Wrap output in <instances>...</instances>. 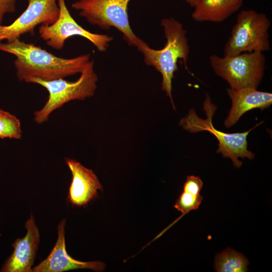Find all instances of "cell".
Segmentation results:
<instances>
[{"instance_id": "cell-11", "label": "cell", "mask_w": 272, "mask_h": 272, "mask_svg": "<svg viewBox=\"0 0 272 272\" xmlns=\"http://www.w3.org/2000/svg\"><path fill=\"white\" fill-rule=\"evenodd\" d=\"M25 228L26 235L16 239L12 244L13 252L5 261L1 271L32 272L40 241L39 230L32 214L26 221Z\"/></svg>"}, {"instance_id": "cell-9", "label": "cell", "mask_w": 272, "mask_h": 272, "mask_svg": "<svg viewBox=\"0 0 272 272\" xmlns=\"http://www.w3.org/2000/svg\"><path fill=\"white\" fill-rule=\"evenodd\" d=\"M25 11L12 23L0 24V43L11 41L25 34H33L35 28L50 24L57 18L59 7L57 0H27Z\"/></svg>"}, {"instance_id": "cell-18", "label": "cell", "mask_w": 272, "mask_h": 272, "mask_svg": "<svg viewBox=\"0 0 272 272\" xmlns=\"http://www.w3.org/2000/svg\"><path fill=\"white\" fill-rule=\"evenodd\" d=\"M203 182L198 176L194 175L188 176L183 185V191L194 194H199L202 188Z\"/></svg>"}, {"instance_id": "cell-3", "label": "cell", "mask_w": 272, "mask_h": 272, "mask_svg": "<svg viewBox=\"0 0 272 272\" xmlns=\"http://www.w3.org/2000/svg\"><path fill=\"white\" fill-rule=\"evenodd\" d=\"M94 60H90L74 82L64 79L50 81L33 78L28 83L38 84L48 92V97L44 106L34 112V120L41 124L48 120L49 115L56 109L72 100H84L94 95L97 88L98 77L94 70Z\"/></svg>"}, {"instance_id": "cell-1", "label": "cell", "mask_w": 272, "mask_h": 272, "mask_svg": "<svg viewBox=\"0 0 272 272\" xmlns=\"http://www.w3.org/2000/svg\"><path fill=\"white\" fill-rule=\"evenodd\" d=\"M0 50L15 56L17 78L27 83L33 78L50 81L81 73L91 60L90 54L72 58L58 57L20 39L1 43Z\"/></svg>"}, {"instance_id": "cell-19", "label": "cell", "mask_w": 272, "mask_h": 272, "mask_svg": "<svg viewBox=\"0 0 272 272\" xmlns=\"http://www.w3.org/2000/svg\"><path fill=\"white\" fill-rule=\"evenodd\" d=\"M16 0H0V24H2L4 16L16 10Z\"/></svg>"}, {"instance_id": "cell-16", "label": "cell", "mask_w": 272, "mask_h": 272, "mask_svg": "<svg viewBox=\"0 0 272 272\" xmlns=\"http://www.w3.org/2000/svg\"><path fill=\"white\" fill-rule=\"evenodd\" d=\"M21 137L19 119L14 115L0 109V138L20 139Z\"/></svg>"}, {"instance_id": "cell-5", "label": "cell", "mask_w": 272, "mask_h": 272, "mask_svg": "<svg viewBox=\"0 0 272 272\" xmlns=\"http://www.w3.org/2000/svg\"><path fill=\"white\" fill-rule=\"evenodd\" d=\"M270 21L263 13L244 10L237 15L231 35L226 44L224 56L243 52H263L270 49L268 30Z\"/></svg>"}, {"instance_id": "cell-10", "label": "cell", "mask_w": 272, "mask_h": 272, "mask_svg": "<svg viewBox=\"0 0 272 272\" xmlns=\"http://www.w3.org/2000/svg\"><path fill=\"white\" fill-rule=\"evenodd\" d=\"M65 219L58 225V237L49 255L38 265L32 268V272H62L77 269H91L97 271L104 270L105 264L101 261H81L71 257L65 244Z\"/></svg>"}, {"instance_id": "cell-21", "label": "cell", "mask_w": 272, "mask_h": 272, "mask_svg": "<svg viewBox=\"0 0 272 272\" xmlns=\"http://www.w3.org/2000/svg\"><path fill=\"white\" fill-rule=\"evenodd\" d=\"M242 1H243V0H242Z\"/></svg>"}, {"instance_id": "cell-17", "label": "cell", "mask_w": 272, "mask_h": 272, "mask_svg": "<svg viewBox=\"0 0 272 272\" xmlns=\"http://www.w3.org/2000/svg\"><path fill=\"white\" fill-rule=\"evenodd\" d=\"M202 200L203 197L200 194H194L183 190L174 208L182 213V216L192 210L198 209Z\"/></svg>"}, {"instance_id": "cell-12", "label": "cell", "mask_w": 272, "mask_h": 272, "mask_svg": "<svg viewBox=\"0 0 272 272\" xmlns=\"http://www.w3.org/2000/svg\"><path fill=\"white\" fill-rule=\"evenodd\" d=\"M65 161L72 174L69 201L75 206H85L97 196L98 190H102V185L92 170L75 160L65 158Z\"/></svg>"}, {"instance_id": "cell-2", "label": "cell", "mask_w": 272, "mask_h": 272, "mask_svg": "<svg viewBox=\"0 0 272 272\" xmlns=\"http://www.w3.org/2000/svg\"><path fill=\"white\" fill-rule=\"evenodd\" d=\"M166 43L161 49H154L143 40L137 46L144 55L145 62L154 67L162 76V90L170 99L175 107L172 96V82L174 73L178 70L177 62L182 59L186 69L189 53L186 31L182 24L173 18H164L161 22Z\"/></svg>"}, {"instance_id": "cell-8", "label": "cell", "mask_w": 272, "mask_h": 272, "mask_svg": "<svg viewBox=\"0 0 272 272\" xmlns=\"http://www.w3.org/2000/svg\"><path fill=\"white\" fill-rule=\"evenodd\" d=\"M57 4L59 14L56 20L50 24L41 25L38 29L40 36L47 45L60 50L67 39L73 36H80L90 41L100 51L107 49L112 37L92 33L84 29L72 16L65 0H57Z\"/></svg>"}, {"instance_id": "cell-20", "label": "cell", "mask_w": 272, "mask_h": 272, "mask_svg": "<svg viewBox=\"0 0 272 272\" xmlns=\"http://www.w3.org/2000/svg\"><path fill=\"white\" fill-rule=\"evenodd\" d=\"M188 3L191 7H194L199 0H182Z\"/></svg>"}, {"instance_id": "cell-15", "label": "cell", "mask_w": 272, "mask_h": 272, "mask_svg": "<svg viewBox=\"0 0 272 272\" xmlns=\"http://www.w3.org/2000/svg\"><path fill=\"white\" fill-rule=\"evenodd\" d=\"M249 264L242 253L228 247L215 255L214 268L217 272H246Z\"/></svg>"}, {"instance_id": "cell-4", "label": "cell", "mask_w": 272, "mask_h": 272, "mask_svg": "<svg viewBox=\"0 0 272 272\" xmlns=\"http://www.w3.org/2000/svg\"><path fill=\"white\" fill-rule=\"evenodd\" d=\"M216 108V106L211 102L210 96L207 95L203 103L207 119L199 117L192 108L188 114L180 120L179 125L189 132L208 131L214 134L219 142L216 153L221 154L224 158L231 159L234 166L239 168L242 164L239 158H247L249 160L254 158V154L247 149V138L249 133L262 122L243 132H224L215 128L213 124L212 118Z\"/></svg>"}, {"instance_id": "cell-7", "label": "cell", "mask_w": 272, "mask_h": 272, "mask_svg": "<svg viewBox=\"0 0 272 272\" xmlns=\"http://www.w3.org/2000/svg\"><path fill=\"white\" fill-rule=\"evenodd\" d=\"M131 0H79L72 7L90 23L105 30L114 27L130 45L137 46L142 39L130 28L128 6Z\"/></svg>"}, {"instance_id": "cell-13", "label": "cell", "mask_w": 272, "mask_h": 272, "mask_svg": "<svg viewBox=\"0 0 272 272\" xmlns=\"http://www.w3.org/2000/svg\"><path fill=\"white\" fill-rule=\"evenodd\" d=\"M227 93L232 100V107L224 122L227 128L235 124L245 112L255 108L263 110L272 103L271 93L256 89L229 88Z\"/></svg>"}, {"instance_id": "cell-6", "label": "cell", "mask_w": 272, "mask_h": 272, "mask_svg": "<svg viewBox=\"0 0 272 272\" xmlns=\"http://www.w3.org/2000/svg\"><path fill=\"white\" fill-rule=\"evenodd\" d=\"M265 62L263 52L257 51L229 57L216 54L210 57L215 73L226 80L233 89H257L263 76Z\"/></svg>"}, {"instance_id": "cell-14", "label": "cell", "mask_w": 272, "mask_h": 272, "mask_svg": "<svg viewBox=\"0 0 272 272\" xmlns=\"http://www.w3.org/2000/svg\"><path fill=\"white\" fill-rule=\"evenodd\" d=\"M242 0H199L195 6L192 18L197 22L220 23L242 6Z\"/></svg>"}]
</instances>
